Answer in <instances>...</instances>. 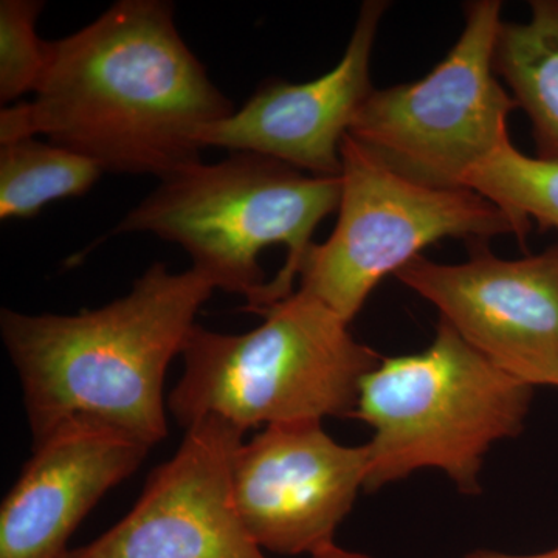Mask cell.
Masks as SVG:
<instances>
[{"instance_id": "obj_9", "label": "cell", "mask_w": 558, "mask_h": 558, "mask_svg": "<svg viewBox=\"0 0 558 558\" xmlns=\"http://www.w3.org/2000/svg\"><path fill=\"white\" fill-rule=\"evenodd\" d=\"M244 432L207 416L150 473L131 512L68 558H267L242 524L231 468Z\"/></svg>"}, {"instance_id": "obj_5", "label": "cell", "mask_w": 558, "mask_h": 558, "mask_svg": "<svg viewBox=\"0 0 558 558\" xmlns=\"http://www.w3.org/2000/svg\"><path fill=\"white\" fill-rule=\"evenodd\" d=\"M534 387L439 322L417 354L381 359L360 385L354 418L373 428L365 490L435 469L480 494L492 446L523 429Z\"/></svg>"}, {"instance_id": "obj_16", "label": "cell", "mask_w": 558, "mask_h": 558, "mask_svg": "<svg viewBox=\"0 0 558 558\" xmlns=\"http://www.w3.org/2000/svg\"><path fill=\"white\" fill-rule=\"evenodd\" d=\"M40 0L0 2V101L17 100L38 89L50 57V43L36 35Z\"/></svg>"}, {"instance_id": "obj_18", "label": "cell", "mask_w": 558, "mask_h": 558, "mask_svg": "<svg viewBox=\"0 0 558 558\" xmlns=\"http://www.w3.org/2000/svg\"><path fill=\"white\" fill-rule=\"evenodd\" d=\"M354 558H371L354 554ZM459 558H558V548L546 550V553L531 554V556H510V554L494 553V550H476L468 556Z\"/></svg>"}, {"instance_id": "obj_17", "label": "cell", "mask_w": 558, "mask_h": 558, "mask_svg": "<svg viewBox=\"0 0 558 558\" xmlns=\"http://www.w3.org/2000/svg\"><path fill=\"white\" fill-rule=\"evenodd\" d=\"M513 376L526 381L532 387L549 385L558 387V359L546 360V362L532 363L523 368L513 371Z\"/></svg>"}, {"instance_id": "obj_3", "label": "cell", "mask_w": 558, "mask_h": 558, "mask_svg": "<svg viewBox=\"0 0 558 558\" xmlns=\"http://www.w3.org/2000/svg\"><path fill=\"white\" fill-rule=\"evenodd\" d=\"M341 180L252 153L160 180L108 236L149 233L189 253L216 289L263 312L293 293L315 230L339 209Z\"/></svg>"}, {"instance_id": "obj_6", "label": "cell", "mask_w": 558, "mask_h": 558, "mask_svg": "<svg viewBox=\"0 0 558 558\" xmlns=\"http://www.w3.org/2000/svg\"><path fill=\"white\" fill-rule=\"evenodd\" d=\"M341 199L336 229L314 244L300 290L344 322L357 317L373 290L444 238L523 234L505 209L470 189H440L402 174L354 138L340 148Z\"/></svg>"}, {"instance_id": "obj_2", "label": "cell", "mask_w": 558, "mask_h": 558, "mask_svg": "<svg viewBox=\"0 0 558 558\" xmlns=\"http://www.w3.org/2000/svg\"><path fill=\"white\" fill-rule=\"evenodd\" d=\"M216 288L193 269L156 263L121 299L76 315L0 311V336L27 411L33 444L62 422L90 417L149 447L168 435L165 377Z\"/></svg>"}, {"instance_id": "obj_4", "label": "cell", "mask_w": 558, "mask_h": 558, "mask_svg": "<svg viewBox=\"0 0 558 558\" xmlns=\"http://www.w3.org/2000/svg\"><path fill=\"white\" fill-rule=\"evenodd\" d=\"M263 325L220 333L196 325L168 413L183 428L207 416L247 432L260 425L352 417L360 385L381 362L349 323L303 290L271 304Z\"/></svg>"}, {"instance_id": "obj_13", "label": "cell", "mask_w": 558, "mask_h": 558, "mask_svg": "<svg viewBox=\"0 0 558 558\" xmlns=\"http://www.w3.org/2000/svg\"><path fill=\"white\" fill-rule=\"evenodd\" d=\"M495 72L532 124L538 157L558 159V0H534L524 24L502 22Z\"/></svg>"}, {"instance_id": "obj_7", "label": "cell", "mask_w": 558, "mask_h": 558, "mask_svg": "<svg viewBox=\"0 0 558 558\" xmlns=\"http://www.w3.org/2000/svg\"><path fill=\"white\" fill-rule=\"evenodd\" d=\"M502 3L465 5L464 31L424 78L373 90L348 135L409 178L465 189L470 170L510 145L512 95L495 76Z\"/></svg>"}, {"instance_id": "obj_11", "label": "cell", "mask_w": 558, "mask_h": 558, "mask_svg": "<svg viewBox=\"0 0 558 558\" xmlns=\"http://www.w3.org/2000/svg\"><path fill=\"white\" fill-rule=\"evenodd\" d=\"M387 5L363 3L343 58L330 72L301 84L266 81L242 109L201 132V148L259 154L319 178L340 175L341 143L374 90L371 58Z\"/></svg>"}, {"instance_id": "obj_15", "label": "cell", "mask_w": 558, "mask_h": 558, "mask_svg": "<svg viewBox=\"0 0 558 558\" xmlns=\"http://www.w3.org/2000/svg\"><path fill=\"white\" fill-rule=\"evenodd\" d=\"M462 185L505 209L523 238L531 220L558 229V159L529 157L510 143L470 170Z\"/></svg>"}, {"instance_id": "obj_1", "label": "cell", "mask_w": 558, "mask_h": 558, "mask_svg": "<svg viewBox=\"0 0 558 558\" xmlns=\"http://www.w3.org/2000/svg\"><path fill=\"white\" fill-rule=\"evenodd\" d=\"M233 112L172 3L120 0L50 43L35 100L2 108L0 143L46 135L105 172L163 180L201 163V132Z\"/></svg>"}, {"instance_id": "obj_12", "label": "cell", "mask_w": 558, "mask_h": 558, "mask_svg": "<svg viewBox=\"0 0 558 558\" xmlns=\"http://www.w3.org/2000/svg\"><path fill=\"white\" fill-rule=\"evenodd\" d=\"M32 449L0 508V558H68L81 521L153 447L106 422L78 416Z\"/></svg>"}, {"instance_id": "obj_14", "label": "cell", "mask_w": 558, "mask_h": 558, "mask_svg": "<svg viewBox=\"0 0 558 558\" xmlns=\"http://www.w3.org/2000/svg\"><path fill=\"white\" fill-rule=\"evenodd\" d=\"M102 172L95 161L51 142L0 143V220L35 219L51 202L84 196Z\"/></svg>"}, {"instance_id": "obj_8", "label": "cell", "mask_w": 558, "mask_h": 558, "mask_svg": "<svg viewBox=\"0 0 558 558\" xmlns=\"http://www.w3.org/2000/svg\"><path fill=\"white\" fill-rule=\"evenodd\" d=\"M368 464L366 444L341 446L323 422L267 425L234 453V505L260 549L339 558L337 529L365 490Z\"/></svg>"}, {"instance_id": "obj_10", "label": "cell", "mask_w": 558, "mask_h": 558, "mask_svg": "<svg viewBox=\"0 0 558 558\" xmlns=\"http://www.w3.org/2000/svg\"><path fill=\"white\" fill-rule=\"evenodd\" d=\"M396 277L510 374L558 359V245L515 260L483 250L462 264L421 255Z\"/></svg>"}]
</instances>
